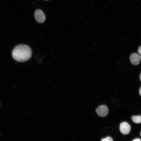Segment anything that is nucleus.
Wrapping results in <instances>:
<instances>
[{"label":"nucleus","instance_id":"nucleus-1","mask_svg":"<svg viewBox=\"0 0 141 141\" xmlns=\"http://www.w3.org/2000/svg\"><path fill=\"white\" fill-rule=\"evenodd\" d=\"M12 56L15 61L23 62L29 59L32 55V50L28 45L21 44L17 45L12 52Z\"/></svg>","mask_w":141,"mask_h":141},{"label":"nucleus","instance_id":"nucleus-2","mask_svg":"<svg viewBox=\"0 0 141 141\" xmlns=\"http://www.w3.org/2000/svg\"><path fill=\"white\" fill-rule=\"evenodd\" d=\"M34 16L36 21L39 23H43L46 19L44 13L42 10L40 9H37L35 11Z\"/></svg>","mask_w":141,"mask_h":141},{"label":"nucleus","instance_id":"nucleus-3","mask_svg":"<svg viewBox=\"0 0 141 141\" xmlns=\"http://www.w3.org/2000/svg\"><path fill=\"white\" fill-rule=\"evenodd\" d=\"M96 112L99 116L102 117L106 116L108 113V109L107 107L102 105L98 107L96 109Z\"/></svg>","mask_w":141,"mask_h":141},{"label":"nucleus","instance_id":"nucleus-4","mask_svg":"<svg viewBox=\"0 0 141 141\" xmlns=\"http://www.w3.org/2000/svg\"><path fill=\"white\" fill-rule=\"evenodd\" d=\"M141 60V55L136 53H132L130 56V60L131 64L134 65L138 64Z\"/></svg>","mask_w":141,"mask_h":141},{"label":"nucleus","instance_id":"nucleus-5","mask_svg":"<svg viewBox=\"0 0 141 141\" xmlns=\"http://www.w3.org/2000/svg\"><path fill=\"white\" fill-rule=\"evenodd\" d=\"M120 130L122 134L124 135L127 134L130 131V126L127 122H122L120 125Z\"/></svg>","mask_w":141,"mask_h":141},{"label":"nucleus","instance_id":"nucleus-6","mask_svg":"<svg viewBox=\"0 0 141 141\" xmlns=\"http://www.w3.org/2000/svg\"><path fill=\"white\" fill-rule=\"evenodd\" d=\"M132 121L136 124H139L141 122V116H133L131 117Z\"/></svg>","mask_w":141,"mask_h":141},{"label":"nucleus","instance_id":"nucleus-7","mask_svg":"<svg viewBox=\"0 0 141 141\" xmlns=\"http://www.w3.org/2000/svg\"><path fill=\"white\" fill-rule=\"evenodd\" d=\"M101 141H113V140L112 138L110 137H107L105 138H102Z\"/></svg>","mask_w":141,"mask_h":141},{"label":"nucleus","instance_id":"nucleus-8","mask_svg":"<svg viewBox=\"0 0 141 141\" xmlns=\"http://www.w3.org/2000/svg\"><path fill=\"white\" fill-rule=\"evenodd\" d=\"M137 51L138 53L141 55V46L139 47Z\"/></svg>","mask_w":141,"mask_h":141},{"label":"nucleus","instance_id":"nucleus-9","mask_svg":"<svg viewBox=\"0 0 141 141\" xmlns=\"http://www.w3.org/2000/svg\"><path fill=\"white\" fill-rule=\"evenodd\" d=\"M141 140L139 138H136L132 140L133 141H140Z\"/></svg>","mask_w":141,"mask_h":141},{"label":"nucleus","instance_id":"nucleus-10","mask_svg":"<svg viewBox=\"0 0 141 141\" xmlns=\"http://www.w3.org/2000/svg\"><path fill=\"white\" fill-rule=\"evenodd\" d=\"M139 93L140 95L141 96V86L140 88L139 91Z\"/></svg>","mask_w":141,"mask_h":141},{"label":"nucleus","instance_id":"nucleus-11","mask_svg":"<svg viewBox=\"0 0 141 141\" xmlns=\"http://www.w3.org/2000/svg\"><path fill=\"white\" fill-rule=\"evenodd\" d=\"M139 78H140V80L141 81V73L140 75Z\"/></svg>","mask_w":141,"mask_h":141},{"label":"nucleus","instance_id":"nucleus-12","mask_svg":"<svg viewBox=\"0 0 141 141\" xmlns=\"http://www.w3.org/2000/svg\"><path fill=\"white\" fill-rule=\"evenodd\" d=\"M140 136H141V132H140Z\"/></svg>","mask_w":141,"mask_h":141},{"label":"nucleus","instance_id":"nucleus-13","mask_svg":"<svg viewBox=\"0 0 141 141\" xmlns=\"http://www.w3.org/2000/svg\"><path fill=\"white\" fill-rule=\"evenodd\" d=\"M45 0V1H48V0Z\"/></svg>","mask_w":141,"mask_h":141}]
</instances>
